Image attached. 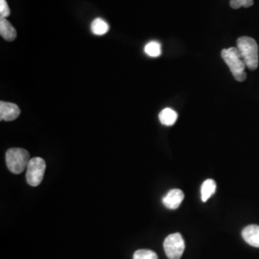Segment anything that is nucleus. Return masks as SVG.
I'll use <instances>...</instances> for the list:
<instances>
[{
  "label": "nucleus",
  "mask_w": 259,
  "mask_h": 259,
  "mask_svg": "<svg viewBox=\"0 0 259 259\" xmlns=\"http://www.w3.org/2000/svg\"><path fill=\"white\" fill-rule=\"evenodd\" d=\"M237 49L250 70H255L259 65L258 46L252 37H240L237 39Z\"/></svg>",
  "instance_id": "f257e3e1"
},
{
  "label": "nucleus",
  "mask_w": 259,
  "mask_h": 259,
  "mask_svg": "<svg viewBox=\"0 0 259 259\" xmlns=\"http://www.w3.org/2000/svg\"><path fill=\"white\" fill-rule=\"evenodd\" d=\"M221 56L224 62L230 67L234 79L238 82L245 81L247 78V73L245 72L247 66L245 65L237 47L223 49Z\"/></svg>",
  "instance_id": "f03ea898"
},
{
  "label": "nucleus",
  "mask_w": 259,
  "mask_h": 259,
  "mask_svg": "<svg viewBox=\"0 0 259 259\" xmlns=\"http://www.w3.org/2000/svg\"><path fill=\"white\" fill-rule=\"evenodd\" d=\"M30 161L29 153L25 149L12 148L6 152V164L10 172L20 174L26 168Z\"/></svg>",
  "instance_id": "7ed1b4c3"
},
{
  "label": "nucleus",
  "mask_w": 259,
  "mask_h": 259,
  "mask_svg": "<svg viewBox=\"0 0 259 259\" xmlns=\"http://www.w3.org/2000/svg\"><path fill=\"white\" fill-rule=\"evenodd\" d=\"M47 164L41 157L30 159L26 168V182L31 186H37L42 182Z\"/></svg>",
  "instance_id": "20e7f679"
},
{
  "label": "nucleus",
  "mask_w": 259,
  "mask_h": 259,
  "mask_svg": "<svg viewBox=\"0 0 259 259\" xmlns=\"http://www.w3.org/2000/svg\"><path fill=\"white\" fill-rule=\"evenodd\" d=\"M163 248L168 259H181L185 251V243L181 233L168 235L163 242Z\"/></svg>",
  "instance_id": "39448f33"
},
{
  "label": "nucleus",
  "mask_w": 259,
  "mask_h": 259,
  "mask_svg": "<svg viewBox=\"0 0 259 259\" xmlns=\"http://www.w3.org/2000/svg\"><path fill=\"white\" fill-rule=\"evenodd\" d=\"M20 114L19 106L14 103L0 102V119L1 121H13Z\"/></svg>",
  "instance_id": "423d86ee"
},
{
  "label": "nucleus",
  "mask_w": 259,
  "mask_h": 259,
  "mask_svg": "<svg viewBox=\"0 0 259 259\" xmlns=\"http://www.w3.org/2000/svg\"><path fill=\"white\" fill-rule=\"evenodd\" d=\"M185 199V194L180 189H172L167 193L163 199L162 203L169 209H177Z\"/></svg>",
  "instance_id": "0eeeda50"
},
{
  "label": "nucleus",
  "mask_w": 259,
  "mask_h": 259,
  "mask_svg": "<svg viewBox=\"0 0 259 259\" xmlns=\"http://www.w3.org/2000/svg\"><path fill=\"white\" fill-rule=\"evenodd\" d=\"M242 237L249 245L259 248V226L250 225L242 231Z\"/></svg>",
  "instance_id": "6e6552de"
},
{
  "label": "nucleus",
  "mask_w": 259,
  "mask_h": 259,
  "mask_svg": "<svg viewBox=\"0 0 259 259\" xmlns=\"http://www.w3.org/2000/svg\"><path fill=\"white\" fill-rule=\"evenodd\" d=\"M0 35L8 41H14L17 37L16 29L4 18L0 19Z\"/></svg>",
  "instance_id": "1a4fd4ad"
},
{
  "label": "nucleus",
  "mask_w": 259,
  "mask_h": 259,
  "mask_svg": "<svg viewBox=\"0 0 259 259\" xmlns=\"http://www.w3.org/2000/svg\"><path fill=\"white\" fill-rule=\"evenodd\" d=\"M158 118L162 125L172 126L176 123L177 119H178V113L170 108H165L159 112Z\"/></svg>",
  "instance_id": "9d476101"
},
{
  "label": "nucleus",
  "mask_w": 259,
  "mask_h": 259,
  "mask_svg": "<svg viewBox=\"0 0 259 259\" xmlns=\"http://www.w3.org/2000/svg\"><path fill=\"white\" fill-rule=\"evenodd\" d=\"M216 191V183L211 180V179H208L206 181H204L201 187V198H202V201L205 203L207 202V200L214 195Z\"/></svg>",
  "instance_id": "9b49d317"
},
{
  "label": "nucleus",
  "mask_w": 259,
  "mask_h": 259,
  "mask_svg": "<svg viewBox=\"0 0 259 259\" xmlns=\"http://www.w3.org/2000/svg\"><path fill=\"white\" fill-rule=\"evenodd\" d=\"M91 29H92V32H93L94 35H96V36H103L106 33H108L110 26L102 19H95L93 20V23H92Z\"/></svg>",
  "instance_id": "f8f14e48"
},
{
  "label": "nucleus",
  "mask_w": 259,
  "mask_h": 259,
  "mask_svg": "<svg viewBox=\"0 0 259 259\" xmlns=\"http://www.w3.org/2000/svg\"><path fill=\"white\" fill-rule=\"evenodd\" d=\"M144 52L150 57L156 58L161 54V47L157 41H150L144 47Z\"/></svg>",
  "instance_id": "ddd939ff"
},
{
  "label": "nucleus",
  "mask_w": 259,
  "mask_h": 259,
  "mask_svg": "<svg viewBox=\"0 0 259 259\" xmlns=\"http://www.w3.org/2000/svg\"><path fill=\"white\" fill-rule=\"evenodd\" d=\"M134 259H158V257L153 250H139L134 253Z\"/></svg>",
  "instance_id": "4468645a"
},
{
  "label": "nucleus",
  "mask_w": 259,
  "mask_h": 259,
  "mask_svg": "<svg viewBox=\"0 0 259 259\" xmlns=\"http://www.w3.org/2000/svg\"><path fill=\"white\" fill-rule=\"evenodd\" d=\"M230 5L232 9H239L241 7L249 8L253 5V0H231Z\"/></svg>",
  "instance_id": "2eb2a0df"
},
{
  "label": "nucleus",
  "mask_w": 259,
  "mask_h": 259,
  "mask_svg": "<svg viewBox=\"0 0 259 259\" xmlns=\"http://www.w3.org/2000/svg\"><path fill=\"white\" fill-rule=\"evenodd\" d=\"M11 14L8 3L6 2V0H0V16L1 18L6 19L7 17H9Z\"/></svg>",
  "instance_id": "dca6fc26"
}]
</instances>
